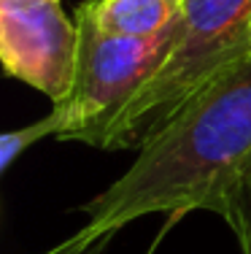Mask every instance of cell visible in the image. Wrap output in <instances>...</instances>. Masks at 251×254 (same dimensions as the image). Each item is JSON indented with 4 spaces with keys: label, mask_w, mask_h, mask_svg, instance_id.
Listing matches in <instances>:
<instances>
[{
    "label": "cell",
    "mask_w": 251,
    "mask_h": 254,
    "mask_svg": "<svg viewBox=\"0 0 251 254\" xmlns=\"http://www.w3.org/2000/svg\"><path fill=\"white\" fill-rule=\"evenodd\" d=\"M79 27L59 0H0V68L54 103L76 73Z\"/></svg>",
    "instance_id": "obj_4"
},
{
    "label": "cell",
    "mask_w": 251,
    "mask_h": 254,
    "mask_svg": "<svg viewBox=\"0 0 251 254\" xmlns=\"http://www.w3.org/2000/svg\"><path fill=\"white\" fill-rule=\"evenodd\" d=\"M184 0H87L79 8L100 30L127 38H151L176 25Z\"/></svg>",
    "instance_id": "obj_5"
},
{
    "label": "cell",
    "mask_w": 251,
    "mask_h": 254,
    "mask_svg": "<svg viewBox=\"0 0 251 254\" xmlns=\"http://www.w3.org/2000/svg\"><path fill=\"white\" fill-rule=\"evenodd\" d=\"M222 219H227V225L232 227V233L238 235L243 254H251V160L243 171L241 181H238L235 192H232L227 211Z\"/></svg>",
    "instance_id": "obj_7"
},
{
    "label": "cell",
    "mask_w": 251,
    "mask_h": 254,
    "mask_svg": "<svg viewBox=\"0 0 251 254\" xmlns=\"http://www.w3.org/2000/svg\"><path fill=\"white\" fill-rule=\"evenodd\" d=\"M249 54L251 0H184L167 57L108 125L98 149H143Z\"/></svg>",
    "instance_id": "obj_2"
},
{
    "label": "cell",
    "mask_w": 251,
    "mask_h": 254,
    "mask_svg": "<svg viewBox=\"0 0 251 254\" xmlns=\"http://www.w3.org/2000/svg\"><path fill=\"white\" fill-rule=\"evenodd\" d=\"M251 160V54L195 98L105 192L81 205L87 227L116 233L149 214L184 216L227 203Z\"/></svg>",
    "instance_id": "obj_1"
},
{
    "label": "cell",
    "mask_w": 251,
    "mask_h": 254,
    "mask_svg": "<svg viewBox=\"0 0 251 254\" xmlns=\"http://www.w3.org/2000/svg\"><path fill=\"white\" fill-rule=\"evenodd\" d=\"M73 19L79 27L76 73L68 98L54 103L62 117L54 138L98 149L108 125L162 65L176 25L151 38H127L100 30L81 8H76Z\"/></svg>",
    "instance_id": "obj_3"
},
{
    "label": "cell",
    "mask_w": 251,
    "mask_h": 254,
    "mask_svg": "<svg viewBox=\"0 0 251 254\" xmlns=\"http://www.w3.org/2000/svg\"><path fill=\"white\" fill-rule=\"evenodd\" d=\"M113 235L116 233H100V230H92L84 225L76 235L65 238L62 244H57L54 249H49L44 254H103L108 249Z\"/></svg>",
    "instance_id": "obj_8"
},
{
    "label": "cell",
    "mask_w": 251,
    "mask_h": 254,
    "mask_svg": "<svg viewBox=\"0 0 251 254\" xmlns=\"http://www.w3.org/2000/svg\"><path fill=\"white\" fill-rule=\"evenodd\" d=\"M59 127H62V117H59L57 108H51V114H46L38 122L19 127V130H11V132H0V171L8 168L11 162L25 152V149L33 146V143L44 141V138H49V135H57Z\"/></svg>",
    "instance_id": "obj_6"
}]
</instances>
